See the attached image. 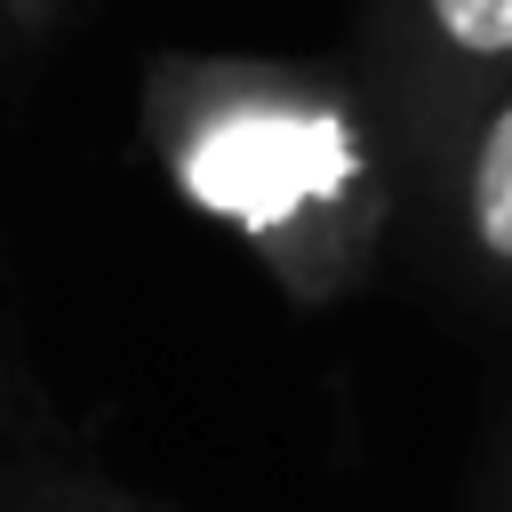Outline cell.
Instances as JSON below:
<instances>
[{"instance_id":"6da1fadb","label":"cell","mask_w":512,"mask_h":512,"mask_svg":"<svg viewBox=\"0 0 512 512\" xmlns=\"http://www.w3.org/2000/svg\"><path fill=\"white\" fill-rule=\"evenodd\" d=\"M136 136L176 200L232 232L288 304L352 296L408 216L392 128L352 64L152 56Z\"/></svg>"},{"instance_id":"7a4b0ae2","label":"cell","mask_w":512,"mask_h":512,"mask_svg":"<svg viewBox=\"0 0 512 512\" xmlns=\"http://www.w3.org/2000/svg\"><path fill=\"white\" fill-rule=\"evenodd\" d=\"M512 72V0H368L360 80L392 128L400 176L416 192L424 160L456 112Z\"/></svg>"},{"instance_id":"3957f363","label":"cell","mask_w":512,"mask_h":512,"mask_svg":"<svg viewBox=\"0 0 512 512\" xmlns=\"http://www.w3.org/2000/svg\"><path fill=\"white\" fill-rule=\"evenodd\" d=\"M408 208L432 216L440 248L472 280L512 288V72L456 112V128L424 160Z\"/></svg>"},{"instance_id":"277c9868","label":"cell","mask_w":512,"mask_h":512,"mask_svg":"<svg viewBox=\"0 0 512 512\" xmlns=\"http://www.w3.org/2000/svg\"><path fill=\"white\" fill-rule=\"evenodd\" d=\"M56 8H64V0H0V24H24V32H32V24H48Z\"/></svg>"},{"instance_id":"5b68a950","label":"cell","mask_w":512,"mask_h":512,"mask_svg":"<svg viewBox=\"0 0 512 512\" xmlns=\"http://www.w3.org/2000/svg\"><path fill=\"white\" fill-rule=\"evenodd\" d=\"M56 512H64V504H56ZM72 512H128V504H104V496H80Z\"/></svg>"}]
</instances>
